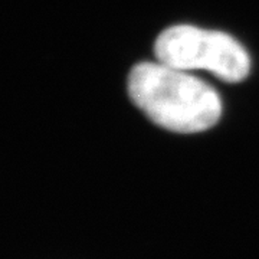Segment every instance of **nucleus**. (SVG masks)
I'll return each instance as SVG.
<instances>
[{"mask_svg":"<svg viewBox=\"0 0 259 259\" xmlns=\"http://www.w3.org/2000/svg\"><path fill=\"white\" fill-rule=\"evenodd\" d=\"M154 51L167 66L180 71L207 69L225 82H241L249 74L246 51L223 32L179 25L157 37Z\"/></svg>","mask_w":259,"mask_h":259,"instance_id":"f03ea898","label":"nucleus"},{"mask_svg":"<svg viewBox=\"0 0 259 259\" xmlns=\"http://www.w3.org/2000/svg\"><path fill=\"white\" fill-rule=\"evenodd\" d=\"M128 93L148 118L176 133L210 128L222 114L221 97L209 83L161 62L136 65L130 72Z\"/></svg>","mask_w":259,"mask_h":259,"instance_id":"f257e3e1","label":"nucleus"}]
</instances>
